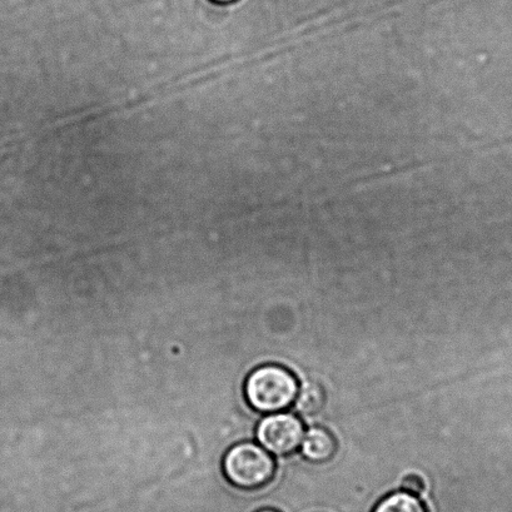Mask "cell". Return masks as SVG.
<instances>
[{
  "label": "cell",
  "mask_w": 512,
  "mask_h": 512,
  "mask_svg": "<svg viewBox=\"0 0 512 512\" xmlns=\"http://www.w3.org/2000/svg\"><path fill=\"white\" fill-rule=\"evenodd\" d=\"M300 385L290 370L278 365L258 367L248 375L245 396L253 410L276 414L295 402Z\"/></svg>",
  "instance_id": "6da1fadb"
},
{
  "label": "cell",
  "mask_w": 512,
  "mask_h": 512,
  "mask_svg": "<svg viewBox=\"0 0 512 512\" xmlns=\"http://www.w3.org/2000/svg\"><path fill=\"white\" fill-rule=\"evenodd\" d=\"M223 472L238 489L258 490L275 477L276 462L262 446L241 442L228 450L223 459Z\"/></svg>",
  "instance_id": "7a4b0ae2"
},
{
  "label": "cell",
  "mask_w": 512,
  "mask_h": 512,
  "mask_svg": "<svg viewBox=\"0 0 512 512\" xmlns=\"http://www.w3.org/2000/svg\"><path fill=\"white\" fill-rule=\"evenodd\" d=\"M256 436L263 449L276 456H288L300 449L305 427L296 415L276 412L261 420Z\"/></svg>",
  "instance_id": "3957f363"
},
{
  "label": "cell",
  "mask_w": 512,
  "mask_h": 512,
  "mask_svg": "<svg viewBox=\"0 0 512 512\" xmlns=\"http://www.w3.org/2000/svg\"><path fill=\"white\" fill-rule=\"evenodd\" d=\"M302 455L315 464H323L333 459L337 451L335 437L322 427H312L305 432L301 444Z\"/></svg>",
  "instance_id": "277c9868"
},
{
  "label": "cell",
  "mask_w": 512,
  "mask_h": 512,
  "mask_svg": "<svg viewBox=\"0 0 512 512\" xmlns=\"http://www.w3.org/2000/svg\"><path fill=\"white\" fill-rule=\"evenodd\" d=\"M296 410L301 415H317L325 407L326 394L317 382H305L295 400Z\"/></svg>",
  "instance_id": "5b68a950"
},
{
  "label": "cell",
  "mask_w": 512,
  "mask_h": 512,
  "mask_svg": "<svg viewBox=\"0 0 512 512\" xmlns=\"http://www.w3.org/2000/svg\"><path fill=\"white\" fill-rule=\"evenodd\" d=\"M372 512H429V510L419 497L404 491L386 496Z\"/></svg>",
  "instance_id": "8992f818"
},
{
  "label": "cell",
  "mask_w": 512,
  "mask_h": 512,
  "mask_svg": "<svg viewBox=\"0 0 512 512\" xmlns=\"http://www.w3.org/2000/svg\"><path fill=\"white\" fill-rule=\"evenodd\" d=\"M402 489L412 495H420L425 491V481L420 475L410 474L402 480Z\"/></svg>",
  "instance_id": "52a82bcc"
},
{
  "label": "cell",
  "mask_w": 512,
  "mask_h": 512,
  "mask_svg": "<svg viewBox=\"0 0 512 512\" xmlns=\"http://www.w3.org/2000/svg\"><path fill=\"white\" fill-rule=\"evenodd\" d=\"M211 2L217 4H231L237 2V0H211Z\"/></svg>",
  "instance_id": "ba28073f"
},
{
  "label": "cell",
  "mask_w": 512,
  "mask_h": 512,
  "mask_svg": "<svg viewBox=\"0 0 512 512\" xmlns=\"http://www.w3.org/2000/svg\"><path fill=\"white\" fill-rule=\"evenodd\" d=\"M258 512H278V511L271 510V509H265V510H261V511H258Z\"/></svg>",
  "instance_id": "9c48e42d"
}]
</instances>
